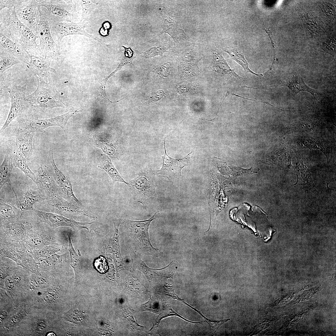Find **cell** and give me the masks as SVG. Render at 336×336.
<instances>
[{"label":"cell","mask_w":336,"mask_h":336,"mask_svg":"<svg viewBox=\"0 0 336 336\" xmlns=\"http://www.w3.org/2000/svg\"><path fill=\"white\" fill-rule=\"evenodd\" d=\"M0 32L22 46L29 54L39 56L42 54L36 42L39 37L19 20L15 7L0 11Z\"/></svg>","instance_id":"obj_1"},{"label":"cell","mask_w":336,"mask_h":336,"mask_svg":"<svg viewBox=\"0 0 336 336\" xmlns=\"http://www.w3.org/2000/svg\"><path fill=\"white\" fill-rule=\"evenodd\" d=\"M36 77L38 82L37 89L32 94L26 96L30 104L42 109L65 107V97L57 91L51 77L48 78L49 82L47 83L43 78Z\"/></svg>","instance_id":"obj_2"},{"label":"cell","mask_w":336,"mask_h":336,"mask_svg":"<svg viewBox=\"0 0 336 336\" xmlns=\"http://www.w3.org/2000/svg\"><path fill=\"white\" fill-rule=\"evenodd\" d=\"M153 171L145 170L140 173L128 183L138 198V202L144 207L151 203L156 197Z\"/></svg>","instance_id":"obj_3"},{"label":"cell","mask_w":336,"mask_h":336,"mask_svg":"<svg viewBox=\"0 0 336 336\" xmlns=\"http://www.w3.org/2000/svg\"><path fill=\"white\" fill-rule=\"evenodd\" d=\"M84 21L82 20L78 23H75L72 21L57 22L49 21L52 35L54 40V39L56 41V44L59 48L61 41L64 37L74 35H83L105 44L101 40L85 31V28L86 25Z\"/></svg>","instance_id":"obj_4"},{"label":"cell","mask_w":336,"mask_h":336,"mask_svg":"<svg viewBox=\"0 0 336 336\" xmlns=\"http://www.w3.org/2000/svg\"><path fill=\"white\" fill-rule=\"evenodd\" d=\"M40 12L38 36L40 39V50L44 56L51 59L60 55L59 48L52 35L45 8L40 7Z\"/></svg>","instance_id":"obj_5"},{"label":"cell","mask_w":336,"mask_h":336,"mask_svg":"<svg viewBox=\"0 0 336 336\" xmlns=\"http://www.w3.org/2000/svg\"><path fill=\"white\" fill-rule=\"evenodd\" d=\"M15 7L19 20L38 36L40 6L37 0H19Z\"/></svg>","instance_id":"obj_6"},{"label":"cell","mask_w":336,"mask_h":336,"mask_svg":"<svg viewBox=\"0 0 336 336\" xmlns=\"http://www.w3.org/2000/svg\"><path fill=\"white\" fill-rule=\"evenodd\" d=\"M40 7H44L49 21H72L77 16L74 13L73 6L69 1L64 0H37Z\"/></svg>","instance_id":"obj_7"},{"label":"cell","mask_w":336,"mask_h":336,"mask_svg":"<svg viewBox=\"0 0 336 336\" xmlns=\"http://www.w3.org/2000/svg\"><path fill=\"white\" fill-rule=\"evenodd\" d=\"M165 142V154L161 156L163 160L162 166L160 170L154 172V174L169 180L179 179L181 176V170L182 168L189 165V159L193 152V150L183 158H174L167 154Z\"/></svg>","instance_id":"obj_8"},{"label":"cell","mask_w":336,"mask_h":336,"mask_svg":"<svg viewBox=\"0 0 336 336\" xmlns=\"http://www.w3.org/2000/svg\"><path fill=\"white\" fill-rule=\"evenodd\" d=\"M158 212L149 219L143 221L124 220L130 233L142 248L154 254L157 250L151 245L148 233V229L151 222L157 216Z\"/></svg>","instance_id":"obj_9"},{"label":"cell","mask_w":336,"mask_h":336,"mask_svg":"<svg viewBox=\"0 0 336 336\" xmlns=\"http://www.w3.org/2000/svg\"><path fill=\"white\" fill-rule=\"evenodd\" d=\"M26 85L22 86L13 85L8 89L11 99V106L9 114L1 131L4 130L10 124L18 117L29 104L26 99Z\"/></svg>","instance_id":"obj_10"},{"label":"cell","mask_w":336,"mask_h":336,"mask_svg":"<svg viewBox=\"0 0 336 336\" xmlns=\"http://www.w3.org/2000/svg\"><path fill=\"white\" fill-rule=\"evenodd\" d=\"M34 211L41 222L54 228L59 226H66L72 228L75 231L84 228L87 229L88 231L94 230L91 227L93 222H80L62 215L43 212L35 209Z\"/></svg>","instance_id":"obj_11"},{"label":"cell","mask_w":336,"mask_h":336,"mask_svg":"<svg viewBox=\"0 0 336 336\" xmlns=\"http://www.w3.org/2000/svg\"><path fill=\"white\" fill-rule=\"evenodd\" d=\"M23 240L30 252L31 250L56 243L55 238L51 232L35 225L26 232Z\"/></svg>","instance_id":"obj_12"},{"label":"cell","mask_w":336,"mask_h":336,"mask_svg":"<svg viewBox=\"0 0 336 336\" xmlns=\"http://www.w3.org/2000/svg\"><path fill=\"white\" fill-rule=\"evenodd\" d=\"M163 16L166 26L164 31L172 36L175 44L183 48L190 44L181 25L179 15L175 13L173 15L164 13Z\"/></svg>","instance_id":"obj_13"},{"label":"cell","mask_w":336,"mask_h":336,"mask_svg":"<svg viewBox=\"0 0 336 336\" xmlns=\"http://www.w3.org/2000/svg\"><path fill=\"white\" fill-rule=\"evenodd\" d=\"M47 206L51 211L64 216L80 215L95 219L94 217L86 210L67 201L59 194L46 201Z\"/></svg>","instance_id":"obj_14"},{"label":"cell","mask_w":336,"mask_h":336,"mask_svg":"<svg viewBox=\"0 0 336 336\" xmlns=\"http://www.w3.org/2000/svg\"><path fill=\"white\" fill-rule=\"evenodd\" d=\"M74 114V113L70 110L54 118L48 119H38V118L32 119L27 122L25 128L27 132L43 133L44 129L49 127L58 126L65 131L67 122Z\"/></svg>","instance_id":"obj_15"},{"label":"cell","mask_w":336,"mask_h":336,"mask_svg":"<svg viewBox=\"0 0 336 336\" xmlns=\"http://www.w3.org/2000/svg\"><path fill=\"white\" fill-rule=\"evenodd\" d=\"M33 226L22 220L20 216L13 222L0 225V241L23 240L26 232Z\"/></svg>","instance_id":"obj_16"},{"label":"cell","mask_w":336,"mask_h":336,"mask_svg":"<svg viewBox=\"0 0 336 336\" xmlns=\"http://www.w3.org/2000/svg\"><path fill=\"white\" fill-rule=\"evenodd\" d=\"M50 169L45 165H42L38 169L35 183L40 193L43 196L50 198L58 194V191Z\"/></svg>","instance_id":"obj_17"},{"label":"cell","mask_w":336,"mask_h":336,"mask_svg":"<svg viewBox=\"0 0 336 336\" xmlns=\"http://www.w3.org/2000/svg\"><path fill=\"white\" fill-rule=\"evenodd\" d=\"M26 253H30L23 240L0 241V256L12 260L18 266L23 267L21 259Z\"/></svg>","instance_id":"obj_18"},{"label":"cell","mask_w":336,"mask_h":336,"mask_svg":"<svg viewBox=\"0 0 336 336\" xmlns=\"http://www.w3.org/2000/svg\"><path fill=\"white\" fill-rule=\"evenodd\" d=\"M50 162L54 173L55 180L61 191L73 203L79 207L82 205L74 195L70 181L57 166L54 158L53 151L50 154Z\"/></svg>","instance_id":"obj_19"},{"label":"cell","mask_w":336,"mask_h":336,"mask_svg":"<svg viewBox=\"0 0 336 336\" xmlns=\"http://www.w3.org/2000/svg\"><path fill=\"white\" fill-rule=\"evenodd\" d=\"M30 62L27 68L36 77L43 78H48L55 70L50 67L51 59L44 56H36L29 54Z\"/></svg>","instance_id":"obj_20"},{"label":"cell","mask_w":336,"mask_h":336,"mask_svg":"<svg viewBox=\"0 0 336 336\" xmlns=\"http://www.w3.org/2000/svg\"><path fill=\"white\" fill-rule=\"evenodd\" d=\"M33 133L25 132L17 135L13 141L12 147L18 150L27 159L32 154Z\"/></svg>","instance_id":"obj_21"},{"label":"cell","mask_w":336,"mask_h":336,"mask_svg":"<svg viewBox=\"0 0 336 336\" xmlns=\"http://www.w3.org/2000/svg\"><path fill=\"white\" fill-rule=\"evenodd\" d=\"M282 86L287 87L293 93L297 94L301 91H306L310 93L314 96L316 91L308 86L305 82L301 76L293 74L286 76L281 83Z\"/></svg>","instance_id":"obj_22"},{"label":"cell","mask_w":336,"mask_h":336,"mask_svg":"<svg viewBox=\"0 0 336 336\" xmlns=\"http://www.w3.org/2000/svg\"><path fill=\"white\" fill-rule=\"evenodd\" d=\"M0 40V43L16 57L27 65L29 64L30 59L28 52L22 46L13 42L1 32Z\"/></svg>","instance_id":"obj_23"},{"label":"cell","mask_w":336,"mask_h":336,"mask_svg":"<svg viewBox=\"0 0 336 336\" xmlns=\"http://www.w3.org/2000/svg\"><path fill=\"white\" fill-rule=\"evenodd\" d=\"M43 196L38 192L31 189H28L25 193L23 199L17 201L19 210L21 211H34V204L36 203L43 200Z\"/></svg>","instance_id":"obj_24"},{"label":"cell","mask_w":336,"mask_h":336,"mask_svg":"<svg viewBox=\"0 0 336 336\" xmlns=\"http://www.w3.org/2000/svg\"><path fill=\"white\" fill-rule=\"evenodd\" d=\"M214 67L216 71L222 73H227L235 80L242 81L244 78L238 75L228 65L223 58L221 53L218 51L213 53Z\"/></svg>","instance_id":"obj_25"},{"label":"cell","mask_w":336,"mask_h":336,"mask_svg":"<svg viewBox=\"0 0 336 336\" xmlns=\"http://www.w3.org/2000/svg\"><path fill=\"white\" fill-rule=\"evenodd\" d=\"M12 152H10L12 155L13 165L20 169L35 183L36 176L29 167L26 158L18 150L12 147Z\"/></svg>","instance_id":"obj_26"},{"label":"cell","mask_w":336,"mask_h":336,"mask_svg":"<svg viewBox=\"0 0 336 336\" xmlns=\"http://www.w3.org/2000/svg\"><path fill=\"white\" fill-rule=\"evenodd\" d=\"M0 209V225L13 222L20 216L18 209L1 199Z\"/></svg>","instance_id":"obj_27"},{"label":"cell","mask_w":336,"mask_h":336,"mask_svg":"<svg viewBox=\"0 0 336 336\" xmlns=\"http://www.w3.org/2000/svg\"><path fill=\"white\" fill-rule=\"evenodd\" d=\"M98 167L105 171L111 178L113 182H119L124 183L128 185L120 175L112 164L110 158L107 155L102 154L100 162Z\"/></svg>","instance_id":"obj_28"},{"label":"cell","mask_w":336,"mask_h":336,"mask_svg":"<svg viewBox=\"0 0 336 336\" xmlns=\"http://www.w3.org/2000/svg\"><path fill=\"white\" fill-rule=\"evenodd\" d=\"M21 61L9 50L0 43V73L1 75L6 70Z\"/></svg>","instance_id":"obj_29"},{"label":"cell","mask_w":336,"mask_h":336,"mask_svg":"<svg viewBox=\"0 0 336 336\" xmlns=\"http://www.w3.org/2000/svg\"><path fill=\"white\" fill-rule=\"evenodd\" d=\"M183 49L182 56L184 61L196 63L202 58L203 51L200 44H191Z\"/></svg>","instance_id":"obj_30"},{"label":"cell","mask_w":336,"mask_h":336,"mask_svg":"<svg viewBox=\"0 0 336 336\" xmlns=\"http://www.w3.org/2000/svg\"><path fill=\"white\" fill-rule=\"evenodd\" d=\"M13 165L12 155L9 152L6 154L3 161L0 166V190L8 180L12 170Z\"/></svg>","instance_id":"obj_31"},{"label":"cell","mask_w":336,"mask_h":336,"mask_svg":"<svg viewBox=\"0 0 336 336\" xmlns=\"http://www.w3.org/2000/svg\"><path fill=\"white\" fill-rule=\"evenodd\" d=\"M95 142L97 147L100 148L106 154L111 157L119 159L120 155L114 143L109 139L96 138Z\"/></svg>","instance_id":"obj_32"},{"label":"cell","mask_w":336,"mask_h":336,"mask_svg":"<svg viewBox=\"0 0 336 336\" xmlns=\"http://www.w3.org/2000/svg\"><path fill=\"white\" fill-rule=\"evenodd\" d=\"M60 250L56 243L47 245L38 249L31 250L30 254L37 260L40 258L48 257L54 254Z\"/></svg>","instance_id":"obj_33"},{"label":"cell","mask_w":336,"mask_h":336,"mask_svg":"<svg viewBox=\"0 0 336 336\" xmlns=\"http://www.w3.org/2000/svg\"><path fill=\"white\" fill-rule=\"evenodd\" d=\"M0 280L12 275L16 268L11 264L12 260L0 256Z\"/></svg>","instance_id":"obj_34"},{"label":"cell","mask_w":336,"mask_h":336,"mask_svg":"<svg viewBox=\"0 0 336 336\" xmlns=\"http://www.w3.org/2000/svg\"><path fill=\"white\" fill-rule=\"evenodd\" d=\"M23 268L32 273L39 271V268L36 260L29 253H26L22 256L21 259Z\"/></svg>","instance_id":"obj_35"},{"label":"cell","mask_w":336,"mask_h":336,"mask_svg":"<svg viewBox=\"0 0 336 336\" xmlns=\"http://www.w3.org/2000/svg\"><path fill=\"white\" fill-rule=\"evenodd\" d=\"M114 232V236L111 240V246L114 251L116 254V257L119 260H121V256L120 250V247L119 241V228L121 223L120 219H116L113 222Z\"/></svg>","instance_id":"obj_36"},{"label":"cell","mask_w":336,"mask_h":336,"mask_svg":"<svg viewBox=\"0 0 336 336\" xmlns=\"http://www.w3.org/2000/svg\"><path fill=\"white\" fill-rule=\"evenodd\" d=\"M123 47L125 49L124 57L116 69L109 76L104 79V80L106 82L107 81L109 77L119 70L123 66L127 64L131 63L134 58L133 52L130 48H127L124 46H123Z\"/></svg>","instance_id":"obj_37"},{"label":"cell","mask_w":336,"mask_h":336,"mask_svg":"<svg viewBox=\"0 0 336 336\" xmlns=\"http://www.w3.org/2000/svg\"><path fill=\"white\" fill-rule=\"evenodd\" d=\"M67 236L68 240V251L70 253L71 265L75 270H76L80 265L82 259L81 256L77 253L73 247L70 234H67Z\"/></svg>","instance_id":"obj_38"},{"label":"cell","mask_w":336,"mask_h":336,"mask_svg":"<svg viewBox=\"0 0 336 336\" xmlns=\"http://www.w3.org/2000/svg\"><path fill=\"white\" fill-rule=\"evenodd\" d=\"M170 45L168 44H164L146 50L142 53L145 57H149L156 55H161L169 48Z\"/></svg>","instance_id":"obj_39"},{"label":"cell","mask_w":336,"mask_h":336,"mask_svg":"<svg viewBox=\"0 0 336 336\" xmlns=\"http://www.w3.org/2000/svg\"><path fill=\"white\" fill-rule=\"evenodd\" d=\"M81 6L82 9V20H86L94 9L98 6L97 4L89 0H82Z\"/></svg>","instance_id":"obj_40"},{"label":"cell","mask_w":336,"mask_h":336,"mask_svg":"<svg viewBox=\"0 0 336 336\" xmlns=\"http://www.w3.org/2000/svg\"><path fill=\"white\" fill-rule=\"evenodd\" d=\"M226 52L228 53L233 59H234L239 64L241 65L246 71L249 72L253 74L256 75L259 77L263 76L262 74H257L254 73L249 68L248 64L242 55L237 53H235V54H234H234L228 52Z\"/></svg>","instance_id":"obj_41"},{"label":"cell","mask_w":336,"mask_h":336,"mask_svg":"<svg viewBox=\"0 0 336 336\" xmlns=\"http://www.w3.org/2000/svg\"><path fill=\"white\" fill-rule=\"evenodd\" d=\"M26 314L25 311H20L10 319L7 324V326L10 327L16 326L26 316Z\"/></svg>","instance_id":"obj_42"},{"label":"cell","mask_w":336,"mask_h":336,"mask_svg":"<svg viewBox=\"0 0 336 336\" xmlns=\"http://www.w3.org/2000/svg\"><path fill=\"white\" fill-rule=\"evenodd\" d=\"M95 266L96 269L102 273L105 272L107 269V265L105 259L100 257L95 261Z\"/></svg>","instance_id":"obj_43"},{"label":"cell","mask_w":336,"mask_h":336,"mask_svg":"<svg viewBox=\"0 0 336 336\" xmlns=\"http://www.w3.org/2000/svg\"><path fill=\"white\" fill-rule=\"evenodd\" d=\"M230 319H226L222 320H212L209 324L210 331L212 334H214L219 327L224 323L229 320Z\"/></svg>","instance_id":"obj_44"},{"label":"cell","mask_w":336,"mask_h":336,"mask_svg":"<svg viewBox=\"0 0 336 336\" xmlns=\"http://www.w3.org/2000/svg\"><path fill=\"white\" fill-rule=\"evenodd\" d=\"M19 1V0H0V11L5 8H10L15 7Z\"/></svg>","instance_id":"obj_45"},{"label":"cell","mask_w":336,"mask_h":336,"mask_svg":"<svg viewBox=\"0 0 336 336\" xmlns=\"http://www.w3.org/2000/svg\"><path fill=\"white\" fill-rule=\"evenodd\" d=\"M165 93L163 91L160 90L156 92H154L150 95L148 97V101H156L160 100L163 97L165 96Z\"/></svg>","instance_id":"obj_46"},{"label":"cell","mask_w":336,"mask_h":336,"mask_svg":"<svg viewBox=\"0 0 336 336\" xmlns=\"http://www.w3.org/2000/svg\"><path fill=\"white\" fill-rule=\"evenodd\" d=\"M47 325L46 323L44 321H40L38 325L37 330V333L40 334L42 333L46 329Z\"/></svg>","instance_id":"obj_47"},{"label":"cell","mask_w":336,"mask_h":336,"mask_svg":"<svg viewBox=\"0 0 336 336\" xmlns=\"http://www.w3.org/2000/svg\"><path fill=\"white\" fill-rule=\"evenodd\" d=\"M233 95H234V96H237V97H241V98H243V99H246V100H252V101H257V102H261V103H265V104H267V105H271V106H273V107H275V108H277V109H279V110H283V111H284V110H282V109H279V108H278V107H276V106H274L273 105H272V104H270V103H268V102H263V101H257V100H252V99H248V98H245V97H243L241 96H239V95H236V94H234V93H233Z\"/></svg>","instance_id":"obj_48"},{"label":"cell","mask_w":336,"mask_h":336,"mask_svg":"<svg viewBox=\"0 0 336 336\" xmlns=\"http://www.w3.org/2000/svg\"><path fill=\"white\" fill-rule=\"evenodd\" d=\"M7 313L5 311L2 310L1 311L0 313V320L2 321L7 316Z\"/></svg>","instance_id":"obj_49"},{"label":"cell","mask_w":336,"mask_h":336,"mask_svg":"<svg viewBox=\"0 0 336 336\" xmlns=\"http://www.w3.org/2000/svg\"><path fill=\"white\" fill-rule=\"evenodd\" d=\"M47 336H55V334L53 332L49 333L47 334Z\"/></svg>","instance_id":"obj_50"},{"label":"cell","mask_w":336,"mask_h":336,"mask_svg":"<svg viewBox=\"0 0 336 336\" xmlns=\"http://www.w3.org/2000/svg\"><path fill=\"white\" fill-rule=\"evenodd\" d=\"M327 189H328V190H329V189L334 190V189H330V188H329L328 186V184H328V183H327Z\"/></svg>","instance_id":"obj_51"}]
</instances>
